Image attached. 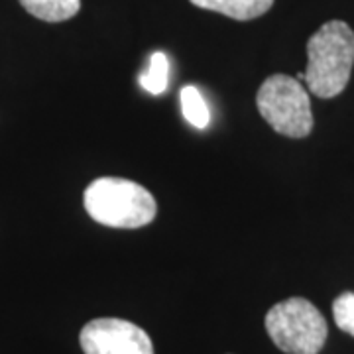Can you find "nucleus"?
I'll return each instance as SVG.
<instances>
[{
	"label": "nucleus",
	"mask_w": 354,
	"mask_h": 354,
	"mask_svg": "<svg viewBox=\"0 0 354 354\" xmlns=\"http://www.w3.org/2000/svg\"><path fill=\"white\" fill-rule=\"evenodd\" d=\"M353 65V28L341 20L325 22L307 41L305 87L319 99H333L348 85Z\"/></svg>",
	"instance_id": "nucleus-1"
},
{
	"label": "nucleus",
	"mask_w": 354,
	"mask_h": 354,
	"mask_svg": "<svg viewBox=\"0 0 354 354\" xmlns=\"http://www.w3.org/2000/svg\"><path fill=\"white\" fill-rule=\"evenodd\" d=\"M88 216L104 227L140 228L150 225L158 203L146 187L122 177H99L83 195Z\"/></svg>",
	"instance_id": "nucleus-2"
},
{
	"label": "nucleus",
	"mask_w": 354,
	"mask_h": 354,
	"mask_svg": "<svg viewBox=\"0 0 354 354\" xmlns=\"http://www.w3.org/2000/svg\"><path fill=\"white\" fill-rule=\"evenodd\" d=\"M270 339L286 354H319L327 341V321L305 297L276 304L264 319Z\"/></svg>",
	"instance_id": "nucleus-3"
},
{
	"label": "nucleus",
	"mask_w": 354,
	"mask_h": 354,
	"mask_svg": "<svg viewBox=\"0 0 354 354\" xmlns=\"http://www.w3.org/2000/svg\"><path fill=\"white\" fill-rule=\"evenodd\" d=\"M256 104L266 122L281 136L305 138L313 130L311 99L301 81L276 73L258 88Z\"/></svg>",
	"instance_id": "nucleus-4"
},
{
	"label": "nucleus",
	"mask_w": 354,
	"mask_h": 354,
	"mask_svg": "<svg viewBox=\"0 0 354 354\" xmlns=\"http://www.w3.org/2000/svg\"><path fill=\"white\" fill-rule=\"evenodd\" d=\"M79 341L85 354H153L152 339L146 330L114 317L88 321Z\"/></svg>",
	"instance_id": "nucleus-5"
},
{
	"label": "nucleus",
	"mask_w": 354,
	"mask_h": 354,
	"mask_svg": "<svg viewBox=\"0 0 354 354\" xmlns=\"http://www.w3.org/2000/svg\"><path fill=\"white\" fill-rule=\"evenodd\" d=\"M191 2L197 8L225 14L228 18L241 20V22L262 16L274 4V0H191Z\"/></svg>",
	"instance_id": "nucleus-6"
},
{
	"label": "nucleus",
	"mask_w": 354,
	"mask_h": 354,
	"mask_svg": "<svg viewBox=\"0 0 354 354\" xmlns=\"http://www.w3.org/2000/svg\"><path fill=\"white\" fill-rule=\"evenodd\" d=\"M20 4L44 22H65L81 10V0H20Z\"/></svg>",
	"instance_id": "nucleus-7"
},
{
	"label": "nucleus",
	"mask_w": 354,
	"mask_h": 354,
	"mask_svg": "<svg viewBox=\"0 0 354 354\" xmlns=\"http://www.w3.org/2000/svg\"><path fill=\"white\" fill-rule=\"evenodd\" d=\"M181 111H183V116L185 120L189 122L191 127L203 128L209 127L211 122V113H209V106L203 99V95L199 93V88L195 85H185L181 88Z\"/></svg>",
	"instance_id": "nucleus-8"
},
{
	"label": "nucleus",
	"mask_w": 354,
	"mask_h": 354,
	"mask_svg": "<svg viewBox=\"0 0 354 354\" xmlns=\"http://www.w3.org/2000/svg\"><path fill=\"white\" fill-rule=\"evenodd\" d=\"M140 85L150 95H162L169 83V59L164 51H153L148 69L138 77Z\"/></svg>",
	"instance_id": "nucleus-9"
},
{
	"label": "nucleus",
	"mask_w": 354,
	"mask_h": 354,
	"mask_svg": "<svg viewBox=\"0 0 354 354\" xmlns=\"http://www.w3.org/2000/svg\"><path fill=\"white\" fill-rule=\"evenodd\" d=\"M333 317L337 327L354 337V293L346 291L333 304Z\"/></svg>",
	"instance_id": "nucleus-10"
}]
</instances>
